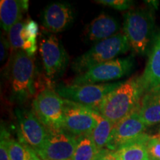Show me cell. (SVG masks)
Instances as JSON below:
<instances>
[{
  "label": "cell",
  "mask_w": 160,
  "mask_h": 160,
  "mask_svg": "<svg viewBox=\"0 0 160 160\" xmlns=\"http://www.w3.org/2000/svg\"><path fill=\"white\" fill-rule=\"evenodd\" d=\"M28 9L27 0H1L0 20L1 26L8 32L15 24L22 21L23 14Z\"/></svg>",
  "instance_id": "e0dca14e"
},
{
  "label": "cell",
  "mask_w": 160,
  "mask_h": 160,
  "mask_svg": "<svg viewBox=\"0 0 160 160\" xmlns=\"http://www.w3.org/2000/svg\"><path fill=\"white\" fill-rule=\"evenodd\" d=\"M95 160H119L115 151L108 149H103L100 151Z\"/></svg>",
  "instance_id": "4316f807"
},
{
  "label": "cell",
  "mask_w": 160,
  "mask_h": 160,
  "mask_svg": "<svg viewBox=\"0 0 160 160\" xmlns=\"http://www.w3.org/2000/svg\"><path fill=\"white\" fill-rule=\"evenodd\" d=\"M9 134L5 129L1 130V142H0V160H10L8 139Z\"/></svg>",
  "instance_id": "484cf974"
},
{
  "label": "cell",
  "mask_w": 160,
  "mask_h": 160,
  "mask_svg": "<svg viewBox=\"0 0 160 160\" xmlns=\"http://www.w3.org/2000/svg\"><path fill=\"white\" fill-rule=\"evenodd\" d=\"M154 25V16L151 10H131L124 14L123 33L134 53L140 55L147 53L155 37Z\"/></svg>",
  "instance_id": "7a4b0ae2"
},
{
  "label": "cell",
  "mask_w": 160,
  "mask_h": 160,
  "mask_svg": "<svg viewBox=\"0 0 160 160\" xmlns=\"http://www.w3.org/2000/svg\"><path fill=\"white\" fill-rule=\"evenodd\" d=\"M139 108L114 125L106 145L107 149L116 151L145 134L146 125L139 117Z\"/></svg>",
  "instance_id": "8fae6325"
},
{
  "label": "cell",
  "mask_w": 160,
  "mask_h": 160,
  "mask_svg": "<svg viewBox=\"0 0 160 160\" xmlns=\"http://www.w3.org/2000/svg\"><path fill=\"white\" fill-rule=\"evenodd\" d=\"M20 134L25 145L37 152L42 147L48 133V129L40 121L33 111L16 110Z\"/></svg>",
  "instance_id": "7c38bea8"
},
{
  "label": "cell",
  "mask_w": 160,
  "mask_h": 160,
  "mask_svg": "<svg viewBox=\"0 0 160 160\" xmlns=\"http://www.w3.org/2000/svg\"><path fill=\"white\" fill-rule=\"evenodd\" d=\"M25 149V160H42L39 157L37 152L32 149L29 146L24 145Z\"/></svg>",
  "instance_id": "f1b7e54d"
},
{
  "label": "cell",
  "mask_w": 160,
  "mask_h": 160,
  "mask_svg": "<svg viewBox=\"0 0 160 160\" xmlns=\"http://www.w3.org/2000/svg\"><path fill=\"white\" fill-rule=\"evenodd\" d=\"M96 126L90 108L65 99L63 130L79 137L90 135Z\"/></svg>",
  "instance_id": "30bf717a"
},
{
  "label": "cell",
  "mask_w": 160,
  "mask_h": 160,
  "mask_svg": "<svg viewBox=\"0 0 160 160\" xmlns=\"http://www.w3.org/2000/svg\"><path fill=\"white\" fill-rule=\"evenodd\" d=\"M78 140L65 130L48 129L42 147L37 153L42 160H71Z\"/></svg>",
  "instance_id": "ba28073f"
},
{
  "label": "cell",
  "mask_w": 160,
  "mask_h": 160,
  "mask_svg": "<svg viewBox=\"0 0 160 160\" xmlns=\"http://www.w3.org/2000/svg\"><path fill=\"white\" fill-rule=\"evenodd\" d=\"M91 112L97 121V126L92 131L91 136L97 150L100 151L106 147L108 142L114 125L97 110L91 108Z\"/></svg>",
  "instance_id": "d6986e66"
},
{
  "label": "cell",
  "mask_w": 160,
  "mask_h": 160,
  "mask_svg": "<svg viewBox=\"0 0 160 160\" xmlns=\"http://www.w3.org/2000/svg\"><path fill=\"white\" fill-rule=\"evenodd\" d=\"M11 49L9 41L5 39V37L1 34V42H0V59L1 62L5 61L8 54V51Z\"/></svg>",
  "instance_id": "83f0119b"
},
{
  "label": "cell",
  "mask_w": 160,
  "mask_h": 160,
  "mask_svg": "<svg viewBox=\"0 0 160 160\" xmlns=\"http://www.w3.org/2000/svg\"><path fill=\"white\" fill-rule=\"evenodd\" d=\"M139 113L146 126L160 123V87L145 92L140 102Z\"/></svg>",
  "instance_id": "2e32d148"
},
{
  "label": "cell",
  "mask_w": 160,
  "mask_h": 160,
  "mask_svg": "<svg viewBox=\"0 0 160 160\" xmlns=\"http://www.w3.org/2000/svg\"><path fill=\"white\" fill-rule=\"evenodd\" d=\"M65 99L55 91L45 88L33 101V111L48 129H63Z\"/></svg>",
  "instance_id": "8992f818"
},
{
  "label": "cell",
  "mask_w": 160,
  "mask_h": 160,
  "mask_svg": "<svg viewBox=\"0 0 160 160\" xmlns=\"http://www.w3.org/2000/svg\"><path fill=\"white\" fill-rule=\"evenodd\" d=\"M147 151L151 160H160V135L150 136L148 140Z\"/></svg>",
  "instance_id": "cb8c5ba5"
},
{
  "label": "cell",
  "mask_w": 160,
  "mask_h": 160,
  "mask_svg": "<svg viewBox=\"0 0 160 160\" xmlns=\"http://www.w3.org/2000/svg\"><path fill=\"white\" fill-rule=\"evenodd\" d=\"M131 48L124 33H118L108 39L97 42L88 51L78 57L72 63L73 71L81 74L96 65L117 59Z\"/></svg>",
  "instance_id": "3957f363"
},
{
  "label": "cell",
  "mask_w": 160,
  "mask_h": 160,
  "mask_svg": "<svg viewBox=\"0 0 160 160\" xmlns=\"http://www.w3.org/2000/svg\"><path fill=\"white\" fill-rule=\"evenodd\" d=\"M119 24L115 18L105 13L101 14L92 20L88 26L86 39L90 42H100L117 34Z\"/></svg>",
  "instance_id": "9a60e30c"
},
{
  "label": "cell",
  "mask_w": 160,
  "mask_h": 160,
  "mask_svg": "<svg viewBox=\"0 0 160 160\" xmlns=\"http://www.w3.org/2000/svg\"><path fill=\"white\" fill-rule=\"evenodd\" d=\"M134 65L132 56L125 58H117L107 62L91 68L79 74L72 81V85H86L117 80L128 75Z\"/></svg>",
  "instance_id": "52a82bcc"
},
{
  "label": "cell",
  "mask_w": 160,
  "mask_h": 160,
  "mask_svg": "<svg viewBox=\"0 0 160 160\" xmlns=\"http://www.w3.org/2000/svg\"><path fill=\"white\" fill-rule=\"evenodd\" d=\"M96 2L98 4L111 7L118 11H125L133 5V2L129 0H98Z\"/></svg>",
  "instance_id": "d4e9b609"
},
{
  "label": "cell",
  "mask_w": 160,
  "mask_h": 160,
  "mask_svg": "<svg viewBox=\"0 0 160 160\" xmlns=\"http://www.w3.org/2000/svg\"><path fill=\"white\" fill-rule=\"evenodd\" d=\"M122 82L59 85L55 91L64 99L97 110L104 98Z\"/></svg>",
  "instance_id": "5b68a950"
},
{
  "label": "cell",
  "mask_w": 160,
  "mask_h": 160,
  "mask_svg": "<svg viewBox=\"0 0 160 160\" xmlns=\"http://www.w3.org/2000/svg\"><path fill=\"white\" fill-rule=\"evenodd\" d=\"M78 142L71 160H95L99 153L91 134L77 138Z\"/></svg>",
  "instance_id": "ffe728a7"
},
{
  "label": "cell",
  "mask_w": 160,
  "mask_h": 160,
  "mask_svg": "<svg viewBox=\"0 0 160 160\" xmlns=\"http://www.w3.org/2000/svg\"><path fill=\"white\" fill-rule=\"evenodd\" d=\"M148 160H151V159H148Z\"/></svg>",
  "instance_id": "4dcf8cb0"
},
{
  "label": "cell",
  "mask_w": 160,
  "mask_h": 160,
  "mask_svg": "<svg viewBox=\"0 0 160 160\" xmlns=\"http://www.w3.org/2000/svg\"><path fill=\"white\" fill-rule=\"evenodd\" d=\"M150 136L146 133L139 139L122 146L115 151L119 160H148L149 159L147 151L148 140Z\"/></svg>",
  "instance_id": "ac0fdd59"
},
{
  "label": "cell",
  "mask_w": 160,
  "mask_h": 160,
  "mask_svg": "<svg viewBox=\"0 0 160 160\" xmlns=\"http://www.w3.org/2000/svg\"><path fill=\"white\" fill-rule=\"evenodd\" d=\"M144 93L139 79L131 78L106 96L97 111L116 125L139 107Z\"/></svg>",
  "instance_id": "6da1fadb"
},
{
  "label": "cell",
  "mask_w": 160,
  "mask_h": 160,
  "mask_svg": "<svg viewBox=\"0 0 160 160\" xmlns=\"http://www.w3.org/2000/svg\"><path fill=\"white\" fill-rule=\"evenodd\" d=\"M74 16L71 5L67 2H53L44 9L42 23L48 31L59 33L68 29L73 22Z\"/></svg>",
  "instance_id": "4fadbf2b"
},
{
  "label": "cell",
  "mask_w": 160,
  "mask_h": 160,
  "mask_svg": "<svg viewBox=\"0 0 160 160\" xmlns=\"http://www.w3.org/2000/svg\"><path fill=\"white\" fill-rule=\"evenodd\" d=\"M35 64L33 58L22 50L15 52L11 67L12 98L24 102L33 97L34 86Z\"/></svg>",
  "instance_id": "277c9868"
},
{
  "label": "cell",
  "mask_w": 160,
  "mask_h": 160,
  "mask_svg": "<svg viewBox=\"0 0 160 160\" xmlns=\"http://www.w3.org/2000/svg\"></svg>",
  "instance_id": "1f68e13d"
},
{
  "label": "cell",
  "mask_w": 160,
  "mask_h": 160,
  "mask_svg": "<svg viewBox=\"0 0 160 160\" xmlns=\"http://www.w3.org/2000/svg\"><path fill=\"white\" fill-rule=\"evenodd\" d=\"M44 69L49 78H56L63 73L68 64V56L58 38L48 34L42 38L39 45Z\"/></svg>",
  "instance_id": "9c48e42d"
},
{
  "label": "cell",
  "mask_w": 160,
  "mask_h": 160,
  "mask_svg": "<svg viewBox=\"0 0 160 160\" xmlns=\"http://www.w3.org/2000/svg\"><path fill=\"white\" fill-rule=\"evenodd\" d=\"M150 55L140 83L144 91L160 87V32L155 35Z\"/></svg>",
  "instance_id": "5bb4252c"
},
{
  "label": "cell",
  "mask_w": 160,
  "mask_h": 160,
  "mask_svg": "<svg viewBox=\"0 0 160 160\" xmlns=\"http://www.w3.org/2000/svg\"><path fill=\"white\" fill-rule=\"evenodd\" d=\"M25 22L20 21L15 24L8 31V41L11 45V52H17L22 49L24 42L21 34L25 27Z\"/></svg>",
  "instance_id": "44dd1931"
},
{
  "label": "cell",
  "mask_w": 160,
  "mask_h": 160,
  "mask_svg": "<svg viewBox=\"0 0 160 160\" xmlns=\"http://www.w3.org/2000/svg\"><path fill=\"white\" fill-rule=\"evenodd\" d=\"M10 160H25V149L24 145L15 140L8 139Z\"/></svg>",
  "instance_id": "7402d4cb"
},
{
  "label": "cell",
  "mask_w": 160,
  "mask_h": 160,
  "mask_svg": "<svg viewBox=\"0 0 160 160\" xmlns=\"http://www.w3.org/2000/svg\"><path fill=\"white\" fill-rule=\"evenodd\" d=\"M39 33V26L33 20H28L22 31V38L24 43L27 42H37V37Z\"/></svg>",
  "instance_id": "603a6c76"
},
{
  "label": "cell",
  "mask_w": 160,
  "mask_h": 160,
  "mask_svg": "<svg viewBox=\"0 0 160 160\" xmlns=\"http://www.w3.org/2000/svg\"><path fill=\"white\" fill-rule=\"evenodd\" d=\"M159 135H160V131H159Z\"/></svg>",
  "instance_id": "f546056e"
}]
</instances>
